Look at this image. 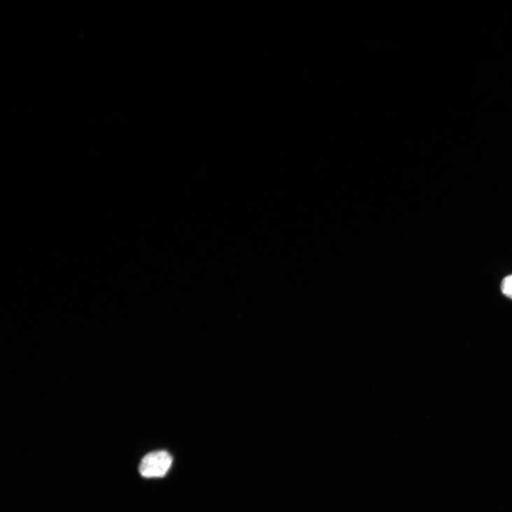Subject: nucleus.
I'll return each instance as SVG.
<instances>
[{
    "mask_svg": "<svg viewBox=\"0 0 512 512\" xmlns=\"http://www.w3.org/2000/svg\"><path fill=\"white\" fill-rule=\"evenodd\" d=\"M173 462V456L168 452L154 451L143 458L139 465V472L147 478H162L169 472Z\"/></svg>",
    "mask_w": 512,
    "mask_h": 512,
    "instance_id": "nucleus-1",
    "label": "nucleus"
},
{
    "mask_svg": "<svg viewBox=\"0 0 512 512\" xmlns=\"http://www.w3.org/2000/svg\"><path fill=\"white\" fill-rule=\"evenodd\" d=\"M502 292L512 299V275L506 277L502 283Z\"/></svg>",
    "mask_w": 512,
    "mask_h": 512,
    "instance_id": "nucleus-2",
    "label": "nucleus"
}]
</instances>
